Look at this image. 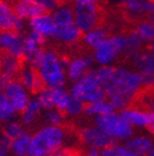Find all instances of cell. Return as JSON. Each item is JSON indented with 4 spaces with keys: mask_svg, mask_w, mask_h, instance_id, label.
<instances>
[{
    "mask_svg": "<svg viewBox=\"0 0 154 156\" xmlns=\"http://www.w3.org/2000/svg\"><path fill=\"white\" fill-rule=\"evenodd\" d=\"M150 1H151V2H153V3H154V0H150Z\"/></svg>",
    "mask_w": 154,
    "mask_h": 156,
    "instance_id": "42",
    "label": "cell"
},
{
    "mask_svg": "<svg viewBox=\"0 0 154 156\" xmlns=\"http://www.w3.org/2000/svg\"><path fill=\"white\" fill-rule=\"evenodd\" d=\"M151 108H152V111L154 112V99L152 100V102H151Z\"/></svg>",
    "mask_w": 154,
    "mask_h": 156,
    "instance_id": "41",
    "label": "cell"
},
{
    "mask_svg": "<svg viewBox=\"0 0 154 156\" xmlns=\"http://www.w3.org/2000/svg\"><path fill=\"white\" fill-rule=\"evenodd\" d=\"M70 92H68L63 87H56L52 89V98H53L54 107L64 112L70 100Z\"/></svg>",
    "mask_w": 154,
    "mask_h": 156,
    "instance_id": "26",
    "label": "cell"
},
{
    "mask_svg": "<svg viewBox=\"0 0 154 156\" xmlns=\"http://www.w3.org/2000/svg\"><path fill=\"white\" fill-rule=\"evenodd\" d=\"M16 111L9 101L7 95L3 92H0V124H5L10 120L15 119Z\"/></svg>",
    "mask_w": 154,
    "mask_h": 156,
    "instance_id": "24",
    "label": "cell"
},
{
    "mask_svg": "<svg viewBox=\"0 0 154 156\" xmlns=\"http://www.w3.org/2000/svg\"><path fill=\"white\" fill-rule=\"evenodd\" d=\"M136 30L141 39H146L149 41L154 39V25L149 21L139 23L136 27Z\"/></svg>",
    "mask_w": 154,
    "mask_h": 156,
    "instance_id": "31",
    "label": "cell"
},
{
    "mask_svg": "<svg viewBox=\"0 0 154 156\" xmlns=\"http://www.w3.org/2000/svg\"><path fill=\"white\" fill-rule=\"evenodd\" d=\"M92 62L93 60L89 56H77L72 58L66 71V75L68 76L70 80H78L89 71Z\"/></svg>",
    "mask_w": 154,
    "mask_h": 156,
    "instance_id": "16",
    "label": "cell"
},
{
    "mask_svg": "<svg viewBox=\"0 0 154 156\" xmlns=\"http://www.w3.org/2000/svg\"><path fill=\"white\" fill-rule=\"evenodd\" d=\"M30 136H32V134H29L26 131L19 136L13 139L10 142V154L12 156H28Z\"/></svg>",
    "mask_w": 154,
    "mask_h": 156,
    "instance_id": "20",
    "label": "cell"
},
{
    "mask_svg": "<svg viewBox=\"0 0 154 156\" xmlns=\"http://www.w3.org/2000/svg\"><path fill=\"white\" fill-rule=\"evenodd\" d=\"M116 156H124V155H123V154L121 153V152H119L118 150H116Z\"/></svg>",
    "mask_w": 154,
    "mask_h": 156,
    "instance_id": "39",
    "label": "cell"
},
{
    "mask_svg": "<svg viewBox=\"0 0 154 156\" xmlns=\"http://www.w3.org/2000/svg\"><path fill=\"white\" fill-rule=\"evenodd\" d=\"M116 150H118L119 152H121L124 156H142V155H140V154L129 150L128 147H126L125 145H116Z\"/></svg>",
    "mask_w": 154,
    "mask_h": 156,
    "instance_id": "34",
    "label": "cell"
},
{
    "mask_svg": "<svg viewBox=\"0 0 154 156\" xmlns=\"http://www.w3.org/2000/svg\"><path fill=\"white\" fill-rule=\"evenodd\" d=\"M0 35H1V33H0Z\"/></svg>",
    "mask_w": 154,
    "mask_h": 156,
    "instance_id": "44",
    "label": "cell"
},
{
    "mask_svg": "<svg viewBox=\"0 0 154 156\" xmlns=\"http://www.w3.org/2000/svg\"><path fill=\"white\" fill-rule=\"evenodd\" d=\"M108 38H110V35L107 32L105 27H99L94 30H92L87 35H85V42L89 44L91 48H98L102 42H105Z\"/></svg>",
    "mask_w": 154,
    "mask_h": 156,
    "instance_id": "25",
    "label": "cell"
},
{
    "mask_svg": "<svg viewBox=\"0 0 154 156\" xmlns=\"http://www.w3.org/2000/svg\"><path fill=\"white\" fill-rule=\"evenodd\" d=\"M11 9L21 19H32L41 15H50L51 11L37 0H16Z\"/></svg>",
    "mask_w": 154,
    "mask_h": 156,
    "instance_id": "10",
    "label": "cell"
},
{
    "mask_svg": "<svg viewBox=\"0 0 154 156\" xmlns=\"http://www.w3.org/2000/svg\"><path fill=\"white\" fill-rule=\"evenodd\" d=\"M0 48L10 54L21 56L25 52V37L19 33H5L0 35Z\"/></svg>",
    "mask_w": 154,
    "mask_h": 156,
    "instance_id": "15",
    "label": "cell"
},
{
    "mask_svg": "<svg viewBox=\"0 0 154 156\" xmlns=\"http://www.w3.org/2000/svg\"><path fill=\"white\" fill-rule=\"evenodd\" d=\"M69 92L71 95L83 101L85 104L104 100L107 98L104 88L96 78L94 71H89L84 76L75 80Z\"/></svg>",
    "mask_w": 154,
    "mask_h": 156,
    "instance_id": "5",
    "label": "cell"
},
{
    "mask_svg": "<svg viewBox=\"0 0 154 156\" xmlns=\"http://www.w3.org/2000/svg\"><path fill=\"white\" fill-rule=\"evenodd\" d=\"M42 107L40 103L38 102L36 98H30L27 106L24 108L23 112H21V122L25 127H32L37 122L38 118L40 117Z\"/></svg>",
    "mask_w": 154,
    "mask_h": 156,
    "instance_id": "18",
    "label": "cell"
},
{
    "mask_svg": "<svg viewBox=\"0 0 154 156\" xmlns=\"http://www.w3.org/2000/svg\"><path fill=\"white\" fill-rule=\"evenodd\" d=\"M86 33L79 28L77 25H70V26H56L54 37L58 40H63L67 44L83 41Z\"/></svg>",
    "mask_w": 154,
    "mask_h": 156,
    "instance_id": "17",
    "label": "cell"
},
{
    "mask_svg": "<svg viewBox=\"0 0 154 156\" xmlns=\"http://www.w3.org/2000/svg\"><path fill=\"white\" fill-rule=\"evenodd\" d=\"M120 113L132 127L149 128L154 124V112L152 110L145 111L129 106Z\"/></svg>",
    "mask_w": 154,
    "mask_h": 156,
    "instance_id": "14",
    "label": "cell"
},
{
    "mask_svg": "<svg viewBox=\"0 0 154 156\" xmlns=\"http://www.w3.org/2000/svg\"><path fill=\"white\" fill-rule=\"evenodd\" d=\"M44 118H45L48 125L60 126L64 122V112H62V111L53 107V108H51V110L45 111Z\"/></svg>",
    "mask_w": 154,
    "mask_h": 156,
    "instance_id": "32",
    "label": "cell"
},
{
    "mask_svg": "<svg viewBox=\"0 0 154 156\" xmlns=\"http://www.w3.org/2000/svg\"><path fill=\"white\" fill-rule=\"evenodd\" d=\"M149 129H150V131H152V132L154 133V124L152 125V126H150V127H149Z\"/></svg>",
    "mask_w": 154,
    "mask_h": 156,
    "instance_id": "40",
    "label": "cell"
},
{
    "mask_svg": "<svg viewBox=\"0 0 154 156\" xmlns=\"http://www.w3.org/2000/svg\"><path fill=\"white\" fill-rule=\"evenodd\" d=\"M108 100L113 107V110L116 111V112H122L123 110L129 107L132 103L134 102V99L126 94L110 95V97H108Z\"/></svg>",
    "mask_w": 154,
    "mask_h": 156,
    "instance_id": "27",
    "label": "cell"
},
{
    "mask_svg": "<svg viewBox=\"0 0 154 156\" xmlns=\"http://www.w3.org/2000/svg\"><path fill=\"white\" fill-rule=\"evenodd\" d=\"M84 108H85V103L80 100V99H78V98L71 95L64 113L66 115H68V116L77 117L79 115H81L82 113H84Z\"/></svg>",
    "mask_w": 154,
    "mask_h": 156,
    "instance_id": "30",
    "label": "cell"
},
{
    "mask_svg": "<svg viewBox=\"0 0 154 156\" xmlns=\"http://www.w3.org/2000/svg\"><path fill=\"white\" fill-rule=\"evenodd\" d=\"M73 12L72 10L68 9H60L56 11L53 15V21L56 26H70L73 25Z\"/></svg>",
    "mask_w": 154,
    "mask_h": 156,
    "instance_id": "28",
    "label": "cell"
},
{
    "mask_svg": "<svg viewBox=\"0 0 154 156\" xmlns=\"http://www.w3.org/2000/svg\"><path fill=\"white\" fill-rule=\"evenodd\" d=\"M112 111L114 110L111 103L109 102V100L104 99V100L95 101V102L85 104L84 114L89 117H97L100 115L107 114V113H110Z\"/></svg>",
    "mask_w": 154,
    "mask_h": 156,
    "instance_id": "22",
    "label": "cell"
},
{
    "mask_svg": "<svg viewBox=\"0 0 154 156\" xmlns=\"http://www.w3.org/2000/svg\"><path fill=\"white\" fill-rule=\"evenodd\" d=\"M80 138L83 141V143L86 144L89 147H96L99 150L112 145L114 142L96 126L85 127L81 129L80 130Z\"/></svg>",
    "mask_w": 154,
    "mask_h": 156,
    "instance_id": "12",
    "label": "cell"
},
{
    "mask_svg": "<svg viewBox=\"0 0 154 156\" xmlns=\"http://www.w3.org/2000/svg\"><path fill=\"white\" fill-rule=\"evenodd\" d=\"M107 98L113 94H126L136 99L142 90V78L138 72H130L125 68L114 67L110 79L102 85Z\"/></svg>",
    "mask_w": 154,
    "mask_h": 156,
    "instance_id": "2",
    "label": "cell"
},
{
    "mask_svg": "<svg viewBox=\"0 0 154 156\" xmlns=\"http://www.w3.org/2000/svg\"><path fill=\"white\" fill-rule=\"evenodd\" d=\"M22 27V19L3 0H0V33H19Z\"/></svg>",
    "mask_w": 154,
    "mask_h": 156,
    "instance_id": "13",
    "label": "cell"
},
{
    "mask_svg": "<svg viewBox=\"0 0 154 156\" xmlns=\"http://www.w3.org/2000/svg\"><path fill=\"white\" fill-rule=\"evenodd\" d=\"M65 129L60 126L41 127L30 136L28 156H51L66 141Z\"/></svg>",
    "mask_w": 154,
    "mask_h": 156,
    "instance_id": "1",
    "label": "cell"
},
{
    "mask_svg": "<svg viewBox=\"0 0 154 156\" xmlns=\"http://www.w3.org/2000/svg\"><path fill=\"white\" fill-rule=\"evenodd\" d=\"M152 140L149 136H130L129 139L126 140L124 145L128 147L132 151L140 154L142 156H147L152 147Z\"/></svg>",
    "mask_w": 154,
    "mask_h": 156,
    "instance_id": "19",
    "label": "cell"
},
{
    "mask_svg": "<svg viewBox=\"0 0 154 156\" xmlns=\"http://www.w3.org/2000/svg\"><path fill=\"white\" fill-rule=\"evenodd\" d=\"M100 152L101 150L96 149V147H89L85 156H100Z\"/></svg>",
    "mask_w": 154,
    "mask_h": 156,
    "instance_id": "37",
    "label": "cell"
},
{
    "mask_svg": "<svg viewBox=\"0 0 154 156\" xmlns=\"http://www.w3.org/2000/svg\"><path fill=\"white\" fill-rule=\"evenodd\" d=\"M32 26L34 30L41 33L44 36H54L56 25L53 19L49 15H41L32 19Z\"/></svg>",
    "mask_w": 154,
    "mask_h": 156,
    "instance_id": "21",
    "label": "cell"
},
{
    "mask_svg": "<svg viewBox=\"0 0 154 156\" xmlns=\"http://www.w3.org/2000/svg\"><path fill=\"white\" fill-rule=\"evenodd\" d=\"M126 46V39L122 35H116L108 38L105 42L95 49L94 58L101 65H108L116 58Z\"/></svg>",
    "mask_w": 154,
    "mask_h": 156,
    "instance_id": "7",
    "label": "cell"
},
{
    "mask_svg": "<svg viewBox=\"0 0 154 156\" xmlns=\"http://www.w3.org/2000/svg\"><path fill=\"white\" fill-rule=\"evenodd\" d=\"M37 1H39V0H37Z\"/></svg>",
    "mask_w": 154,
    "mask_h": 156,
    "instance_id": "43",
    "label": "cell"
},
{
    "mask_svg": "<svg viewBox=\"0 0 154 156\" xmlns=\"http://www.w3.org/2000/svg\"><path fill=\"white\" fill-rule=\"evenodd\" d=\"M147 156H154V142H153V144H152L151 150H150V152L148 153Z\"/></svg>",
    "mask_w": 154,
    "mask_h": 156,
    "instance_id": "38",
    "label": "cell"
},
{
    "mask_svg": "<svg viewBox=\"0 0 154 156\" xmlns=\"http://www.w3.org/2000/svg\"><path fill=\"white\" fill-rule=\"evenodd\" d=\"M72 12L75 24L84 33L105 27L109 16L106 5L92 2H73Z\"/></svg>",
    "mask_w": 154,
    "mask_h": 156,
    "instance_id": "3",
    "label": "cell"
},
{
    "mask_svg": "<svg viewBox=\"0 0 154 156\" xmlns=\"http://www.w3.org/2000/svg\"><path fill=\"white\" fill-rule=\"evenodd\" d=\"M19 83H22L29 93L36 94L38 91H40L43 87H46L44 85L42 77H41L39 69L32 66L24 65L22 69L19 71L17 77L15 78Z\"/></svg>",
    "mask_w": 154,
    "mask_h": 156,
    "instance_id": "11",
    "label": "cell"
},
{
    "mask_svg": "<svg viewBox=\"0 0 154 156\" xmlns=\"http://www.w3.org/2000/svg\"><path fill=\"white\" fill-rule=\"evenodd\" d=\"M51 156H77L75 153L71 149H68L66 146H60L56 150L55 152H53V154Z\"/></svg>",
    "mask_w": 154,
    "mask_h": 156,
    "instance_id": "33",
    "label": "cell"
},
{
    "mask_svg": "<svg viewBox=\"0 0 154 156\" xmlns=\"http://www.w3.org/2000/svg\"><path fill=\"white\" fill-rule=\"evenodd\" d=\"M3 93L7 95L16 113L23 112L30 100L29 92L17 79H11L5 86Z\"/></svg>",
    "mask_w": 154,
    "mask_h": 156,
    "instance_id": "9",
    "label": "cell"
},
{
    "mask_svg": "<svg viewBox=\"0 0 154 156\" xmlns=\"http://www.w3.org/2000/svg\"><path fill=\"white\" fill-rule=\"evenodd\" d=\"M116 145H110V146H107L105 149L101 150L100 152V156H116Z\"/></svg>",
    "mask_w": 154,
    "mask_h": 156,
    "instance_id": "35",
    "label": "cell"
},
{
    "mask_svg": "<svg viewBox=\"0 0 154 156\" xmlns=\"http://www.w3.org/2000/svg\"><path fill=\"white\" fill-rule=\"evenodd\" d=\"M11 80L8 76H5V74H2L0 72V92H3L5 91V86L8 85V83Z\"/></svg>",
    "mask_w": 154,
    "mask_h": 156,
    "instance_id": "36",
    "label": "cell"
},
{
    "mask_svg": "<svg viewBox=\"0 0 154 156\" xmlns=\"http://www.w3.org/2000/svg\"><path fill=\"white\" fill-rule=\"evenodd\" d=\"M36 99L40 103L43 111H48L53 108V98H52V88L43 87L40 91L36 93Z\"/></svg>",
    "mask_w": 154,
    "mask_h": 156,
    "instance_id": "29",
    "label": "cell"
},
{
    "mask_svg": "<svg viewBox=\"0 0 154 156\" xmlns=\"http://www.w3.org/2000/svg\"><path fill=\"white\" fill-rule=\"evenodd\" d=\"M24 132H26V127L21 122L12 119L3 124L2 129L0 131V134L2 136H5V138H7L10 141H12L13 139L19 136L21 134L24 133Z\"/></svg>",
    "mask_w": 154,
    "mask_h": 156,
    "instance_id": "23",
    "label": "cell"
},
{
    "mask_svg": "<svg viewBox=\"0 0 154 156\" xmlns=\"http://www.w3.org/2000/svg\"><path fill=\"white\" fill-rule=\"evenodd\" d=\"M42 80L46 87L56 88L63 87L66 81V72L60 65L57 55L53 52H45L42 63L39 66Z\"/></svg>",
    "mask_w": 154,
    "mask_h": 156,
    "instance_id": "6",
    "label": "cell"
},
{
    "mask_svg": "<svg viewBox=\"0 0 154 156\" xmlns=\"http://www.w3.org/2000/svg\"><path fill=\"white\" fill-rule=\"evenodd\" d=\"M134 64L141 75L143 88H154V52L140 48L135 54Z\"/></svg>",
    "mask_w": 154,
    "mask_h": 156,
    "instance_id": "8",
    "label": "cell"
},
{
    "mask_svg": "<svg viewBox=\"0 0 154 156\" xmlns=\"http://www.w3.org/2000/svg\"><path fill=\"white\" fill-rule=\"evenodd\" d=\"M95 126L113 141L125 142L134 133V127L130 126L121 113L116 111L95 117Z\"/></svg>",
    "mask_w": 154,
    "mask_h": 156,
    "instance_id": "4",
    "label": "cell"
}]
</instances>
